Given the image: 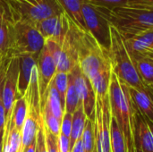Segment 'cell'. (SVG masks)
<instances>
[{"label":"cell","instance_id":"cell-1","mask_svg":"<svg viewBox=\"0 0 153 152\" xmlns=\"http://www.w3.org/2000/svg\"><path fill=\"white\" fill-rule=\"evenodd\" d=\"M112 117L117 121L124 134L128 152H134V112L135 108L128 86L113 72L108 90Z\"/></svg>","mask_w":153,"mask_h":152},{"label":"cell","instance_id":"cell-2","mask_svg":"<svg viewBox=\"0 0 153 152\" xmlns=\"http://www.w3.org/2000/svg\"><path fill=\"white\" fill-rule=\"evenodd\" d=\"M78 61L82 73L91 82L100 74L112 71L109 51L89 32L76 28Z\"/></svg>","mask_w":153,"mask_h":152},{"label":"cell","instance_id":"cell-3","mask_svg":"<svg viewBox=\"0 0 153 152\" xmlns=\"http://www.w3.org/2000/svg\"><path fill=\"white\" fill-rule=\"evenodd\" d=\"M106 13L109 22L125 39L153 29V6L151 5L130 3L112 11L106 10Z\"/></svg>","mask_w":153,"mask_h":152},{"label":"cell","instance_id":"cell-4","mask_svg":"<svg viewBox=\"0 0 153 152\" xmlns=\"http://www.w3.org/2000/svg\"><path fill=\"white\" fill-rule=\"evenodd\" d=\"M109 56L113 73L127 86L149 90L143 82L131 55L126 47L123 35L112 24L110 26Z\"/></svg>","mask_w":153,"mask_h":152},{"label":"cell","instance_id":"cell-5","mask_svg":"<svg viewBox=\"0 0 153 152\" xmlns=\"http://www.w3.org/2000/svg\"><path fill=\"white\" fill-rule=\"evenodd\" d=\"M45 42L46 39L33 23L27 20L17 18L13 22L11 47L7 56L13 57L23 54L39 56Z\"/></svg>","mask_w":153,"mask_h":152},{"label":"cell","instance_id":"cell-6","mask_svg":"<svg viewBox=\"0 0 153 152\" xmlns=\"http://www.w3.org/2000/svg\"><path fill=\"white\" fill-rule=\"evenodd\" d=\"M82 14L87 31L102 47L109 50L111 23L108 21L106 10L97 7L84 0L82 6Z\"/></svg>","mask_w":153,"mask_h":152},{"label":"cell","instance_id":"cell-7","mask_svg":"<svg viewBox=\"0 0 153 152\" xmlns=\"http://www.w3.org/2000/svg\"><path fill=\"white\" fill-rule=\"evenodd\" d=\"M111 110L108 95L96 97V117L94 122L95 145L97 152L111 151Z\"/></svg>","mask_w":153,"mask_h":152},{"label":"cell","instance_id":"cell-8","mask_svg":"<svg viewBox=\"0 0 153 152\" xmlns=\"http://www.w3.org/2000/svg\"><path fill=\"white\" fill-rule=\"evenodd\" d=\"M19 79V58L18 56L10 57L6 67L4 84V105L5 110V125L12 121L14 103L17 99ZM5 127V126H4Z\"/></svg>","mask_w":153,"mask_h":152},{"label":"cell","instance_id":"cell-9","mask_svg":"<svg viewBox=\"0 0 153 152\" xmlns=\"http://www.w3.org/2000/svg\"><path fill=\"white\" fill-rule=\"evenodd\" d=\"M76 28L77 25L71 20L69 30L61 43L60 54L57 61L56 73H71L77 65L78 61V48L76 41Z\"/></svg>","mask_w":153,"mask_h":152},{"label":"cell","instance_id":"cell-10","mask_svg":"<svg viewBox=\"0 0 153 152\" xmlns=\"http://www.w3.org/2000/svg\"><path fill=\"white\" fill-rule=\"evenodd\" d=\"M72 73L74 77L80 102L83 106L85 115L89 120L94 123L96 117V92L91 81L82 73L79 65H77Z\"/></svg>","mask_w":153,"mask_h":152},{"label":"cell","instance_id":"cell-11","mask_svg":"<svg viewBox=\"0 0 153 152\" xmlns=\"http://www.w3.org/2000/svg\"><path fill=\"white\" fill-rule=\"evenodd\" d=\"M37 66L43 104V99L48 90V87L56 73V62L53 54L51 43L48 39L46 40L42 50L38 56Z\"/></svg>","mask_w":153,"mask_h":152},{"label":"cell","instance_id":"cell-12","mask_svg":"<svg viewBox=\"0 0 153 152\" xmlns=\"http://www.w3.org/2000/svg\"><path fill=\"white\" fill-rule=\"evenodd\" d=\"M70 22L71 19L64 13L44 19L37 22L35 27L46 40L51 39L61 44L69 30Z\"/></svg>","mask_w":153,"mask_h":152},{"label":"cell","instance_id":"cell-13","mask_svg":"<svg viewBox=\"0 0 153 152\" xmlns=\"http://www.w3.org/2000/svg\"><path fill=\"white\" fill-rule=\"evenodd\" d=\"M14 19L9 0L0 2V56H7L12 42Z\"/></svg>","mask_w":153,"mask_h":152},{"label":"cell","instance_id":"cell-14","mask_svg":"<svg viewBox=\"0 0 153 152\" xmlns=\"http://www.w3.org/2000/svg\"><path fill=\"white\" fill-rule=\"evenodd\" d=\"M134 136V148H138L142 152H153V125L139 113L136 108Z\"/></svg>","mask_w":153,"mask_h":152},{"label":"cell","instance_id":"cell-15","mask_svg":"<svg viewBox=\"0 0 153 152\" xmlns=\"http://www.w3.org/2000/svg\"><path fill=\"white\" fill-rule=\"evenodd\" d=\"M19 58V79L17 99L23 97L30 82L32 70L37 65L38 56L31 54H23L17 56Z\"/></svg>","mask_w":153,"mask_h":152},{"label":"cell","instance_id":"cell-16","mask_svg":"<svg viewBox=\"0 0 153 152\" xmlns=\"http://www.w3.org/2000/svg\"><path fill=\"white\" fill-rule=\"evenodd\" d=\"M130 96L133 103L139 113L153 125V95L149 90H139L129 87Z\"/></svg>","mask_w":153,"mask_h":152},{"label":"cell","instance_id":"cell-17","mask_svg":"<svg viewBox=\"0 0 153 152\" xmlns=\"http://www.w3.org/2000/svg\"><path fill=\"white\" fill-rule=\"evenodd\" d=\"M126 47L130 54H148L153 51V29L125 39Z\"/></svg>","mask_w":153,"mask_h":152},{"label":"cell","instance_id":"cell-18","mask_svg":"<svg viewBox=\"0 0 153 152\" xmlns=\"http://www.w3.org/2000/svg\"><path fill=\"white\" fill-rule=\"evenodd\" d=\"M130 55L143 82L149 90L153 86V58L145 54Z\"/></svg>","mask_w":153,"mask_h":152},{"label":"cell","instance_id":"cell-19","mask_svg":"<svg viewBox=\"0 0 153 152\" xmlns=\"http://www.w3.org/2000/svg\"><path fill=\"white\" fill-rule=\"evenodd\" d=\"M65 13L81 30L87 31L82 14V6L84 0H56Z\"/></svg>","mask_w":153,"mask_h":152},{"label":"cell","instance_id":"cell-20","mask_svg":"<svg viewBox=\"0 0 153 152\" xmlns=\"http://www.w3.org/2000/svg\"><path fill=\"white\" fill-rule=\"evenodd\" d=\"M87 116L85 115L83 106L80 102L79 106L77 107L76 110L73 114V124H72V132H71V136H70V149L71 152L73 151L75 143L82 139L84 128H85V124L87 121Z\"/></svg>","mask_w":153,"mask_h":152},{"label":"cell","instance_id":"cell-21","mask_svg":"<svg viewBox=\"0 0 153 152\" xmlns=\"http://www.w3.org/2000/svg\"><path fill=\"white\" fill-rule=\"evenodd\" d=\"M47 103L48 106L49 107L51 112L53 113V115L60 121L62 122L63 116H64V113H65V108L62 105V101L59 96V93L57 91V90L56 89L53 82L51 81V82L49 83L48 90L46 91L44 99H43V105L44 103Z\"/></svg>","mask_w":153,"mask_h":152},{"label":"cell","instance_id":"cell-22","mask_svg":"<svg viewBox=\"0 0 153 152\" xmlns=\"http://www.w3.org/2000/svg\"><path fill=\"white\" fill-rule=\"evenodd\" d=\"M21 143L22 133L12 124L9 128L4 129L3 152H20Z\"/></svg>","mask_w":153,"mask_h":152},{"label":"cell","instance_id":"cell-23","mask_svg":"<svg viewBox=\"0 0 153 152\" xmlns=\"http://www.w3.org/2000/svg\"><path fill=\"white\" fill-rule=\"evenodd\" d=\"M28 108H27V100L25 95L16 99L13 110L12 122L13 126L19 130L21 133L22 131V127L27 117Z\"/></svg>","mask_w":153,"mask_h":152},{"label":"cell","instance_id":"cell-24","mask_svg":"<svg viewBox=\"0 0 153 152\" xmlns=\"http://www.w3.org/2000/svg\"><path fill=\"white\" fill-rule=\"evenodd\" d=\"M80 103V99L79 95L76 90L75 82H74V77L73 73H68V87H67V91H66V96H65V112L74 114V111L76 110L77 107L79 106Z\"/></svg>","mask_w":153,"mask_h":152},{"label":"cell","instance_id":"cell-25","mask_svg":"<svg viewBox=\"0 0 153 152\" xmlns=\"http://www.w3.org/2000/svg\"><path fill=\"white\" fill-rule=\"evenodd\" d=\"M110 133H111V151L128 152L124 134L121 132L117 121L113 117L111 118Z\"/></svg>","mask_w":153,"mask_h":152},{"label":"cell","instance_id":"cell-26","mask_svg":"<svg viewBox=\"0 0 153 152\" xmlns=\"http://www.w3.org/2000/svg\"><path fill=\"white\" fill-rule=\"evenodd\" d=\"M10 57L4 56L1 58L0 61V132L4 130L5 126V110L4 105V77L6 67L8 65Z\"/></svg>","mask_w":153,"mask_h":152},{"label":"cell","instance_id":"cell-27","mask_svg":"<svg viewBox=\"0 0 153 152\" xmlns=\"http://www.w3.org/2000/svg\"><path fill=\"white\" fill-rule=\"evenodd\" d=\"M42 117L45 125L49 130V132L55 136L58 137L61 132V122L53 115L49 107L45 102L42 108Z\"/></svg>","mask_w":153,"mask_h":152},{"label":"cell","instance_id":"cell-28","mask_svg":"<svg viewBox=\"0 0 153 152\" xmlns=\"http://www.w3.org/2000/svg\"><path fill=\"white\" fill-rule=\"evenodd\" d=\"M82 142L83 152H93L95 148V133L94 123L87 119L85 128L82 136Z\"/></svg>","mask_w":153,"mask_h":152},{"label":"cell","instance_id":"cell-29","mask_svg":"<svg viewBox=\"0 0 153 152\" xmlns=\"http://www.w3.org/2000/svg\"><path fill=\"white\" fill-rule=\"evenodd\" d=\"M52 82L59 93L62 105L65 108V96H66V91H67V87H68V73H56Z\"/></svg>","mask_w":153,"mask_h":152},{"label":"cell","instance_id":"cell-30","mask_svg":"<svg viewBox=\"0 0 153 152\" xmlns=\"http://www.w3.org/2000/svg\"><path fill=\"white\" fill-rule=\"evenodd\" d=\"M90 4L108 11H112L115 8L127 5L131 3V0H86Z\"/></svg>","mask_w":153,"mask_h":152},{"label":"cell","instance_id":"cell-31","mask_svg":"<svg viewBox=\"0 0 153 152\" xmlns=\"http://www.w3.org/2000/svg\"><path fill=\"white\" fill-rule=\"evenodd\" d=\"M42 128L45 134V141H46V148L47 152H59L58 151V145H57V137L52 134L49 130L47 128V126L44 124L43 117H42Z\"/></svg>","mask_w":153,"mask_h":152},{"label":"cell","instance_id":"cell-32","mask_svg":"<svg viewBox=\"0 0 153 152\" xmlns=\"http://www.w3.org/2000/svg\"><path fill=\"white\" fill-rule=\"evenodd\" d=\"M72 124H73V115L67 112L64 113V116L61 122V132L60 133L64 134L70 139L72 132Z\"/></svg>","mask_w":153,"mask_h":152},{"label":"cell","instance_id":"cell-33","mask_svg":"<svg viewBox=\"0 0 153 152\" xmlns=\"http://www.w3.org/2000/svg\"><path fill=\"white\" fill-rule=\"evenodd\" d=\"M57 145L59 152H71L70 149V139L60 133L57 137Z\"/></svg>","mask_w":153,"mask_h":152},{"label":"cell","instance_id":"cell-34","mask_svg":"<svg viewBox=\"0 0 153 152\" xmlns=\"http://www.w3.org/2000/svg\"><path fill=\"white\" fill-rule=\"evenodd\" d=\"M72 152H83V148H82V139H81V140H79V141L75 143V145H74V149H73Z\"/></svg>","mask_w":153,"mask_h":152},{"label":"cell","instance_id":"cell-35","mask_svg":"<svg viewBox=\"0 0 153 152\" xmlns=\"http://www.w3.org/2000/svg\"><path fill=\"white\" fill-rule=\"evenodd\" d=\"M15 1H17L19 3L25 4H28V5H34V4H39L42 0H15Z\"/></svg>","mask_w":153,"mask_h":152},{"label":"cell","instance_id":"cell-36","mask_svg":"<svg viewBox=\"0 0 153 152\" xmlns=\"http://www.w3.org/2000/svg\"><path fill=\"white\" fill-rule=\"evenodd\" d=\"M131 3H137V4H141L153 6V0H131Z\"/></svg>","mask_w":153,"mask_h":152},{"label":"cell","instance_id":"cell-37","mask_svg":"<svg viewBox=\"0 0 153 152\" xmlns=\"http://www.w3.org/2000/svg\"><path fill=\"white\" fill-rule=\"evenodd\" d=\"M36 149H37V138L36 140L27 148V150L25 152H36Z\"/></svg>","mask_w":153,"mask_h":152},{"label":"cell","instance_id":"cell-38","mask_svg":"<svg viewBox=\"0 0 153 152\" xmlns=\"http://www.w3.org/2000/svg\"><path fill=\"white\" fill-rule=\"evenodd\" d=\"M4 130L0 132V152H3L4 150Z\"/></svg>","mask_w":153,"mask_h":152},{"label":"cell","instance_id":"cell-39","mask_svg":"<svg viewBox=\"0 0 153 152\" xmlns=\"http://www.w3.org/2000/svg\"><path fill=\"white\" fill-rule=\"evenodd\" d=\"M149 91L153 95V86H152L151 88H149Z\"/></svg>","mask_w":153,"mask_h":152},{"label":"cell","instance_id":"cell-40","mask_svg":"<svg viewBox=\"0 0 153 152\" xmlns=\"http://www.w3.org/2000/svg\"><path fill=\"white\" fill-rule=\"evenodd\" d=\"M134 152H142L138 148H134Z\"/></svg>","mask_w":153,"mask_h":152},{"label":"cell","instance_id":"cell-41","mask_svg":"<svg viewBox=\"0 0 153 152\" xmlns=\"http://www.w3.org/2000/svg\"><path fill=\"white\" fill-rule=\"evenodd\" d=\"M93 152H97V147H96V145H95V148H94V151Z\"/></svg>","mask_w":153,"mask_h":152},{"label":"cell","instance_id":"cell-42","mask_svg":"<svg viewBox=\"0 0 153 152\" xmlns=\"http://www.w3.org/2000/svg\"><path fill=\"white\" fill-rule=\"evenodd\" d=\"M1 58H2V56H0V61H1Z\"/></svg>","mask_w":153,"mask_h":152},{"label":"cell","instance_id":"cell-43","mask_svg":"<svg viewBox=\"0 0 153 152\" xmlns=\"http://www.w3.org/2000/svg\"><path fill=\"white\" fill-rule=\"evenodd\" d=\"M36 152H38V150H37V149H36Z\"/></svg>","mask_w":153,"mask_h":152},{"label":"cell","instance_id":"cell-44","mask_svg":"<svg viewBox=\"0 0 153 152\" xmlns=\"http://www.w3.org/2000/svg\"><path fill=\"white\" fill-rule=\"evenodd\" d=\"M0 2H1V0H0Z\"/></svg>","mask_w":153,"mask_h":152}]
</instances>
